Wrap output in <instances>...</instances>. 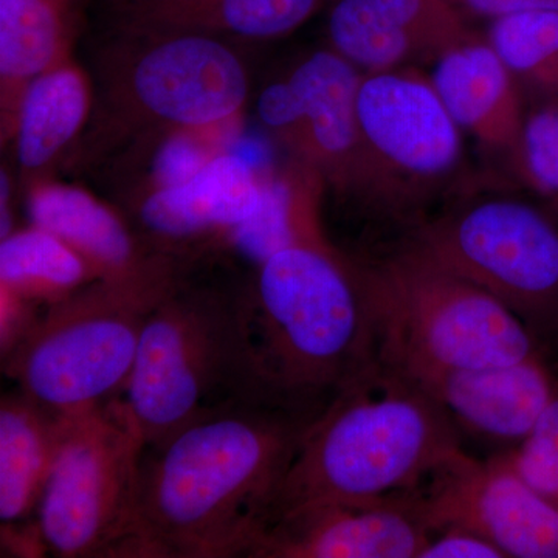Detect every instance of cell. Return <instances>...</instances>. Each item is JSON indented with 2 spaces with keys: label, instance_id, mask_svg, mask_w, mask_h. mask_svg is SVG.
Masks as SVG:
<instances>
[{
  "label": "cell",
  "instance_id": "cell-22",
  "mask_svg": "<svg viewBox=\"0 0 558 558\" xmlns=\"http://www.w3.org/2000/svg\"><path fill=\"white\" fill-rule=\"evenodd\" d=\"M486 39L517 80L558 100V10L488 21Z\"/></svg>",
  "mask_w": 558,
  "mask_h": 558
},
{
  "label": "cell",
  "instance_id": "cell-34",
  "mask_svg": "<svg viewBox=\"0 0 558 558\" xmlns=\"http://www.w3.org/2000/svg\"><path fill=\"white\" fill-rule=\"evenodd\" d=\"M557 336H558V329H557Z\"/></svg>",
  "mask_w": 558,
  "mask_h": 558
},
{
  "label": "cell",
  "instance_id": "cell-24",
  "mask_svg": "<svg viewBox=\"0 0 558 558\" xmlns=\"http://www.w3.org/2000/svg\"><path fill=\"white\" fill-rule=\"evenodd\" d=\"M325 0H161L165 14L201 17L248 38H277L299 28Z\"/></svg>",
  "mask_w": 558,
  "mask_h": 558
},
{
  "label": "cell",
  "instance_id": "cell-33",
  "mask_svg": "<svg viewBox=\"0 0 558 558\" xmlns=\"http://www.w3.org/2000/svg\"><path fill=\"white\" fill-rule=\"evenodd\" d=\"M230 154L247 163L252 170L264 167L267 161V146L256 137H242L238 140Z\"/></svg>",
  "mask_w": 558,
  "mask_h": 558
},
{
  "label": "cell",
  "instance_id": "cell-9",
  "mask_svg": "<svg viewBox=\"0 0 558 558\" xmlns=\"http://www.w3.org/2000/svg\"><path fill=\"white\" fill-rule=\"evenodd\" d=\"M357 120L363 185L379 207H413L457 170L461 130L421 69L363 73Z\"/></svg>",
  "mask_w": 558,
  "mask_h": 558
},
{
  "label": "cell",
  "instance_id": "cell-1",
  "mask_svg": "<svg viewBox=\"0 0 558 558\" xmlns=\"http://www.w3.org/2000/svg\"><path fill=\"white\" fill-rule=\"evenodd\" d=\"M315 418L240 400L145 449L126 558L248 557Z\"/></svg>",
  "mask_w": 558,
  "mask_h": 558
},
{
  "label": "cell",
  "instance_id": "cell-5",
  "mask_svg": "<svg viewBox=\"0 0 558 558\" xmlns=\"http://www.w3.org/2000/svg\"><path fill=\"white\" fill-rule=\"evenodd\" d=\"M123 400L145 449L211 411L259 400L250 380L241 295L174 282L146 319Z\"/></svg>",
  "mask_w": 558,
  "mask_h": 558
},
{
  "label": "cell",
  "instance_id": "cell-32",
  "mask_svg": "<svg viewBox=\"0 0 558 558\" xmlns=\"http://www.w3.org/2000/svg\"><path fill=\"white\" fill-rule=\"evenodd\" d=\"M465 16L494 21L524 11L558 10V0H453Z\"/></svg>",
  "mask_w": 558,
  "mask_h": 558
},
{
  "label": "cell",
  "instance_id": "cell-8",
  "mask_svg": "<svg viewBox=\"0 0 558 558\" xmlns=\"http://www.w3.org/2000/svg\"><path fill=\"white\" fill-rule=\"evenodd\" d=\"M410 247L468 279L537 332L558 329V226L517 199H487L422 223Z\"/></svg>",
  "mask_w": 558,
  "mask_h": 558
},
{
  "label": "cell",
  "instance_id": "cell-19",
  "mask_svg": "<svg viewBox=\"0 0 558 558\" xmlns=\"http://www.w3.org/2000/svg\"><path fill=\"white\" fill-rule=\"evenodd\" d=\"M31 218L92 260L105 279L134 277V244L128 230L108 208L80 190L50 186L33 194Z\"/></svg>",
  "mask_w": 558,
  "mask_h": 558
},
{
  "label": "cell",
  "instance_id": "cell-28",
  "mask_svg": "<svg viewBox=\"0 0 558 558\" xmlns=\"http://www.w3.org/2000/svg\"><path fill=\"white\" fill-rule=\"evenodd\" d=\"M418 558H506L487 538L472 531L446 527L433 532Z\"/></svg>",
  "mask_w": 558,
  "mask_h": 558
},
{
  "label": "cell",
  "instance_id": "cell-31",
  "mask_svg": "<svg viewBox=\"0 0 558 558\" xmlns=\"http://www.w3.org/2000/svg\"><path fill=\"white\" fill-rule=\"evenodd\" d=\"M2 550L13 557L47 556L46 539L36 517L28 520L2 523Z\"/></svg>",
  "mask_w": 558,
  "mask_h": 558
},
{
  "label": "cell",
  "instance_id": "cell-29",
  "mask_svg": "<svg viewBox=\"0 0 558 558\" xmlns=\"http://www.w3.org/2000/svg\"><path fill=\"white\" fill-rule=\"evenodd\" d=\"M204 153L190 138H172L160 150L156 161V171L163 189L178 186L199 174L207 165Z\"/></svg>",
  "mask_w": 558,
  "mask_h": 558
},
{
  "label": "cell",
  "instance_id": "cell-16",
  "mask_svg": "<svg viewBox=\"0 0 558 558\" xmlns=\"http://www.w3.org/2000/svg\"><path fill=\"white\" fill-rule=\"evenodd\" d=\"M263 186L247 163L229 154L209 160L189 182L154 193L140 215L150 231L172 240L231 231L255 215Z\"/></svg>",
  "mask_w": 558,
  "mask_h": 558
},
{
  "label": "cell",
  "instance_id": "cell-30",
  "mask_svg": "<svg viewBox=\"0 0 558 558\" xmlns=\"http://www.w3.org/2000/svg\"><path fill=\"white\" fill-rule=\"evenodd\" d=\"M260 120L275 130H296L301 121L299 95L289 80L271 84L260 94L258 101Z\"/></svg>",
  "mask_w": 558,
  "mask_h": 558
},
{
  "label": "cell",
  "instance_id": "cell-2",
  "mask_svg": "<svg viewBox=\"0 0 558 558\" xmlns=\"http://www.w3.org/2000/svg\"><path fill=\"white\" fill-rule=\"evenodd\" d=\"M256 398L318 417L379 362L362 271L304 238L259 264L241 293Z\"/></svg>",
  "mask_w": 558,
  "mask_h": 558
},
{
  "label": "cell",
  "instance_id": "cell-12",
  "mask_svg": "<svg viewBox=\"0 0 558 558\" xmlns=\"http://www.w3.org/2000/svg\"><path fill=\"white\" fill-rule=\"evenodd\" d=\"M333 50L362 73L416 68L475 35L453 0H333Z\"/></svg>",
  "mask_w": 558,
  "mask_h": 558
},
{
  "label": "cell",
  "instance_id": "cell-15",
  "mask_svg": "<svg viewBox=\"0 0 558 558\" xmlns=\"http://www.w3.org/2000/svg\"><path fill=\"white\" fill-rule=\"evenodd\" d=\"M428 76L459 130L515 159L526 120L520 81L487 39L473 35L450 47Z\"/></svg>",
  "mask_w": 558,
  "mask_h": 558
},
{
  "label": "cell",
  "instance_id": "cell-17",
  "mask_svg": "<svg viewBox=\"0 0 558 558\" xmlns=\"http://www.w3.org/2000/svg\"><path fill=\"white\" fill-rule=\"evenodd\" d=\"M363 73L333 51H317L293 70L292 84L301 105L296 132L318 159L337 163L363 183L357 94Z\"/></svg>",
  "mask_w": 558,
  "mask_h": 558
},
{
  "label": "cell",
  "instance_id": "cell-20",
  "mask_svg": "<svg viewBox=\"0 0 558 558\" xmlns=\"http://www.w3.org/2000/svg\"><path fill=\"white\" fill-rule=\"evenodd\" d=\"M86 278L83 256L39 227L10 233L0 244V282L21 299L49 307L76 292Z\"/></svg>",
  "mask_w": 558,
  "mask_h": 558
},
{
  "label": "cell",
  "instance_id": "cell-10",
  "mask_svg": "<svg viewBox=\"0 0 558 558\" xmlns=\"http://www.w3.org/2000/svg\"><path fill=\"white\" fill-rule=\"evenodd\" d=\"M413 497L432 534L465 529L494 543L506 558H558V508L517 472L506 453L481 461L462 451Z\"/></svg>",
  "mask_w": 558,
  "mask_h": 558
},
{
  "label": "cell",
  "instance_id": "cell-14",
  "mask_svg": "<svg viewBox=\"0 0 558 558\" xmlns=\"http://www.w3.org/2000/svg\"><path fill=\"white\" fill-rule=\"evenodd\" d=\"M134 86L146 108L190 126L233 116L247 95L241 62L205 36H182L150 50L138 62Z\"/></svg>",
  "mask_w": 558,
  "mask_h": 558
},
{
  "label": "cell",
  "instance_id": "cell-23",
  "mask_svg": "<svg viewBox=\"0 0 558 558\" xmlns=\"http://www.w3.org/2000/svg\"><path fill=\"white\" fill-rule=\"evenodd\" d=\"M60 38L54 0H0V70L28 78L53 60Z\"/></svg>",
  "mask_w": 558,
  "mask_h": 558
},
{
  "label": "cell",
  "instance_id": "cell-21",
  "mask_svg": "<svg viewBox=\"0 0 558 558\" xmlns=\"http://www.w3.org/2000/svg\"><path fill=\"white\" fill-rule=\"evenodd\" d=\"M86 102L83 81L72 70H58L33 81L21 110V163L27 168L47 163L78 130Z\"/></svg>",
  "mask_w": 558,
  "mask_h": 558
},
{
  "label": "cell",
  "instance_id": "cell-7",
  "mask_svg": "<svg viewBox=\"0 0 558 558\" xmlns=\"http://www.w3.org/2000/svg\"><path fill=\"white\" fill-rule=\"evenodd\" d=\"M145 442L123 398L62 416L60 449L36 509L49 553L128 557Z\"/></svg>",
  "mask_w": 558,
  "mask_h": 558
},
{
  "label": "cell",
  "instance_id": "cell-25",
  "mask_svg": "<svg viewBox=\"0 0 558 558\" xmlns=\"http://www.w3.org/2000/svg\"><path fill=\"white\" fill-rule=\"evenodd\" d=\"M230 236L242 255L259 266L279 250L314 234L301 223L290 186L270 182L263 186V201L255 215L234 227Z\"/></svg>",
  "mask_w": 558,
  "mask_h": 558
},
{
  "label": "cell",
  "instance_id": "cell-11",
  "mask_svg": "<svg viewBox=\"0 0 558 558\" xmlns=\"http://www.w3.org/2000/svg\"><path fill=\"white\" fill-rule=\"evenodd\" d=\"M429 537L411 492L288 510L264 526L247 558H418Z\"/></svg>",
  "mask_w": 558,
  "mask_h": 558
},
{
  "label": "cell",
  "instance_id": "cell-13",
  "mask_svg": "<svg viewBox=\"0 0 558 558\" xmlns=\"http://www.w3.org/2000/svg\"><path fill=\"white\" fill-rule=\"evenodd\" d=\"M400 373L438 403L459 433L512 447L537 425L558 385L539 352L506 365Z\"/></svg>",
  "mask_w": 558,
  "mask_h": 558
},
{
  "label": "cell",
  "instance_id": "cell-26",
  "mask_svg": "<svg viewBox=\"0 0 558 558\" xmlns=\"http://www.w3.org/2000/svg\"><path fill=\"white\" fill-rule=\"evenodd\" d=\"M513 160L529 186L558 199V102L526 116Z\"/></svg>",
  "mask_w": 558,
  "mask_h": 558
},
{
  "label": "cell",
  "instance_id": "cell-18",
  "mask_svg": "<svg viewBox=\"0 0 558 558\" xmlns=\"http://www.w3.org/2000/svg\"><path fill=\"white\" fill-rule=\"evenodd\" d=\"M62 416L21 389L0 400V520L33 519L60 449Z\"/></svg>",
  "mask_w": 558,
  "mask_h": 558
},
{
  "label": "cell",
  "instance_id": "cell-27",
  "mask_svg": "<svg viewBox=\"0 0 558 558\" xmlns=\"http://www.w3.org/2000/svg\"><path fill=\"white\" fill-rule=\"evenodd\" d=\"M505 453L517 472L558 508V385L527 438Z\"/></svg>",
  "mask_w": 558,
  "mask_h": 558
},
{
  "label": "cell",
  "instance_id": "cell-6",
  "mask_svg": "<svg viewBox=\"0 0 558 558\" xmlns=\"http://www.w3.org/2000/svg\"><path fill=\"white\" fill-rule=\"evenodd\" d=\"M174 281L160 271L105 279L44 310L2 359L16 388L60 416L123 398L150 312Z\"/></svg>",
  "mask_w": 558,
  "mask_h": 558
},
{
  "label": "cell",
  "instance_id": "cell-3",
  "mask_svg": "<svg viewBox=\"0 0 558 558\" xmlns=\"http://www.w3.org/2000/svg\"><path fill=\"white\" fill-rule=\"evenodd\" d=\"M462 451L438 403L379 360L315 418L266 524L301 506L411 494Z\"/></svg>",
  "mask_w": 558,
  "mask_h": 558
},
{
  "label": "cell",
  "instance_id": "cell-4",
  "mask_svg": "<svg viewBox=\"0 0 558 558\" xmlns=\"http://www.w3.org/2000/svg\"><path fill=\"white\" fill-rule=\"evenodd\" d=\"M360 271L377 355L392 368H483L539 352L515 312L410 245Z\"/></svg>",
  "mask_w": 558,
  "mask_h": 558
}]
</instances>
